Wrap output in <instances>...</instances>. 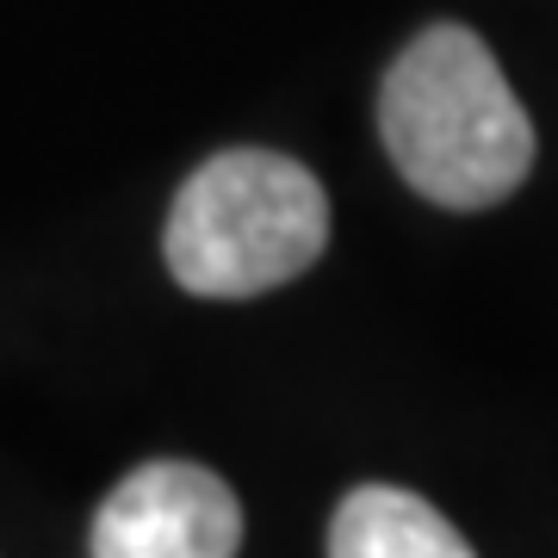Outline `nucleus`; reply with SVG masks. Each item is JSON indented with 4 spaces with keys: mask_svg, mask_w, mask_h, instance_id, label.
<instances>
[{
    "mask_svg": "<svg viewBox=\"0 0 558 558\" xmlns=\"http://www.w3.org/2000/svg\"><path fill=\"white\" fill-rule=\"evenodd\" d=\"M385 156L422 199L490 211L534 174V124L472 25H428L379 87Z\"/></svg>",
    "mask_w": 558,
    "mask_h": 558,
    "instance_id": "obj_1",
    "label": "nucleus"
},
{
    "mask_svg": "<svg viewBox=\"0 0 558 558\" xmlns=\"http://www.w3.org/2000/svg\"><path fill=\"white\" fill-rule=\"evenodd\" d=\"M329 242V199L304 161L279 149H223L168 211V274L199 299H260Z\"/></svg>",
    "mask_w": 558,
    "mask_h": 558,
    "instance_id": "obj_2",
    "label": "nucleus"
},
{
    "mask_svg": "<svg viewBox=\"0 0 558 558\" xmlns=\"http://www.w3.org/2000/svg\"><path fill=\"white\" fill-rule=\"evenodd\" d=\"M242 502L193 459H149L94 515V558H236Z\"/></svg>",
    "mask_w": 558,
    "mask_h": 558,
    "instance_id": "obj_3",
    "label": "nucleus"
},
{
    "mask_svg": "<svg viewBox=\"0 0 558 558\" xmlns=\"http://www.w3.org/2000/svg\"><path fill=\"white\" fill-rule=\"evenodd\" d=\"M329 558H478L435 502L398 484H360L329 521Z\"/></svg>",
    "mask_w": 558,
    "mask_h": 558,
    "instance_id": "obj_4",
    "label": "nucleus"
}]
</instances>
